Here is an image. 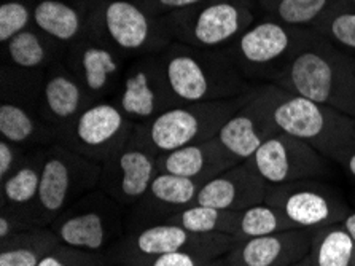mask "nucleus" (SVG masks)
I'll use <instances>...</instances> for the list:
<instances>
[{
  "label": "nucleus",
  "mask_w": 355,
  "mask_h": 266,
  "mask_svg": "<svg viewBox=\"0 0 355 266\" xmlns=\"http://www.w3.org/2000/svg\"><path fill=\"white\" fill-rule=\"evenodd\" d=\"M50 228L61 244L109 255L126 235L128 209L96 188L59 214Z\"/></svg>",
  "instance_id": "7"
},
{
  "label": "nucleus",
  "mask_w": 355,
  "mask_h": 266,
  "mask_svg": "<svg viewBox=\"0 0 355 266\" xmlns=\"http://www.w3.org/2000/svg\"><path fill=\"white\" fill-rule=\"evenodd\" d=\"M292 266H314L313 263H311V260H309V257H304L303 260H300L298 263H295V265H292Z\"/></svg>",
  "instance_id": "43"
},
{
  "label": "nucleus",
  "mask_w": 355,
  "mask_h": 266,
  "mask_svg": "<svg viewBox=\"0 0 355 266\" xmlns=\"http://www.w3.org/2000/svg\"><path fill=\"white\" fill-rule=\"evenodd\" d=\"M136 124L114 101L93 102L69 124L58 142L102 165L131 140Z\"/></svg>",
  "instance_id": "11"
},
{
  "label": "nucleus",
  "mask_w": 355,
  "mask_h": 266,
  "mask_svg": "<svg viewBox=\"0 0 355 266\" xmlns=\"http://www.w3.org/2000/svg\"><path fill=\"white\" fill-rule=\"evenodd\" d=\"M249 161L270 185L325 178L331 172V161L320 151L285 133L268 139Z\"/></svg>",
  "instance_id": "15"
},
{
  "label": "nucleus",
  "mask_w": 355,
  "mask_h": 266,
  "mask_svg": "<svg viewBox=\"0 0 355 266\" xmlns=\"http://www.w3.org/2000/svg\"><path fill=\"white\" fill-rule=\"evenodd\" d=\"M91 0H35L34 26L64 47L88 34Z\"/></svg>",
  "instance_id": "24"
},
{
  "label": "nucleus",
  "mask_w": 355,
  "mask_h": 266,
  "mask_svg": "<svg viewBox=\"0 0 355 266\" xmlns=\"http://www.w3.org/2000/svg\"><path fill=\"white\" fill-rule=\"evenodd\" d=\"M105 266H116V265H115V263H112V262H110V263H107Z\"/></svg>",
  "instance_id": "46"
},
{
  "label": "nucleus",
  "mask_w": 355,
  "mask_h": 266,
  "mask_svg": "<svg viewBox=\"0 0 355 266\" xmlns=\"http://www.w3.org/2000/svg\"><path fill=\"white\" fill-rule=\"evenodd\" d=\"M265 201L281 210L297 230L313 231L341 224L351 213L343 194L322 178L270 185Z\"/></svg>",
  "instance_id": "12"
},
{
  "label": "nucleus",
  "mask_w": 355,
  "mask_h": 266,
  "mask_svg": "<svg viewBox=\"0 0 355 266\" xmlns=\"http://www.w3.org/2000/svg\"><path fill=\"white\" fill-rule=\"evenodd\" d=\"M233 2H241L245 5H250V7L255 8V5H258V0H233Z\"/></svg>",
  "instance_id": "44"
},
{
  "label": "nucleus",
  "mask_w": 355,
  "mask_h": 266,
  "mask_svg": "<svg viewBox=\"0 0 355 266\" xmlns=\"http://www.w3.org/2000/svg\"><path fill=\"white\" fill-rule=\"evenodd\" d=\"M64 63L93 102H99L114 99L129 59L105 40L86 34L67 47Z\"/></svg>",
  "instance_id": "16"
},
{
  "label": "nucleus",
  "mask_w": 355,
  "mask_h": 266,
  "mask_svg": "<svg viewBox=\"0 0 355 266\" xmlns=\"http://www.w3.org/2000/svg\"><path fill=\"white\" fill-rule=\"evenodd\" d=\"M349 5H352V7H355V0H347Z\"/></svg>",
  "instance_id": "45"
},
{
  "label": "nucleus",
  "mask_w": 355,
  "mask_h": 266,
  "mask_svg": "<svg viewBox=\"0 0 355 266\" xmlns=\"http://www.w3.org/2000/svg\"><path fill=\"white\" fill-rule=\"evenodd\" d=\"M274 85L355 118V54L314 31Z\"/></svg>",
  "instance_id": "1"
},
{
  "label": "nucleus",
  "mask_w": 355,
  "mask_h": 266,
  "mask_svg": "<svg viewBox=\"0 0 355 266\" xmlns=\"http://www.w3.org/2000/svg\"><path fill=\"white\" fill-rule=\"evenodd\" d=\"M159 59L179 104L233 99L254 86L241 74L228 48L207 50L171 42Z\"/></svg>",
  "instance_id": "2"
},
{
  "label": "nucleus",
  "mask_w": 355,
  "mask_h": 266,
  "mask_svg": "<svg viewBox=\"0 0 355 266\" xmlns=\"http://www.w3.org/2000/svg\"><path fill=\"white\" fill-rule=\"evenodd\" d=\"M206 182L158 172L142 199L128 209V230L164 224L177 210L195 204Z\"/></svg>",
  "instance_id": "19"
},
{
  "label": "nucleus",
  "mask_w": 355,
  "mask_h": 266,
  "mask_svg": "<svg viewBox=\"0 0 355 266\" xmlns=\"http://www.w3.org/2000/svg\"><path fill=\"white\" fill-rule=\"evenodd\" d=\"M67 47L61 45L32 24L13 39L2 43V66L24 72L45 74V70L64 61Z\"/></svg>",
  "instance_id": "25"
},
{
  "label": "nucleus",
  "mask_w": 355,
  "mask_h": 266,
  "mask_svg": "<svg viewBox=\"0 0 355 266\" xmlns=\"http://www.w3.org/2000/svg\"><path fill=\"white\" fill-rule=\"evenodd\" d=\"M236 165H239V161L225 149L218 138L166 151L158 155L157 160L158 172L202 178L207 182Z\"/></svg>",
  "instance_id": "23"
},
{
  "label": "nucleus",
  "mask_w": 355,
  "mask_h": 266,
  "mask_svg": "<svg viewBox=\"0 0 355 266\" xmlns=\"http://www.w3.org/2000/svg\"><path fill=\"white\" fill-rule=\"evenodd\" d=\"M341 224L344 225V228L349 231V235L352 236V240L355 241V210L351 209V213L346 215V219H344Z\"/></svg>",
  "instance_id": "40"
},
{
  "label": "nucleus",
  "mask_w": 355,
  "mask_h": 266,
  "mask_svg": "<svg viewBox=\"0 0 355 266\" xmlns=\"http://www.w3.org/2000/svg\"><path fill=\"white\" fill-rule=\"evenodd\" d=\"M134 2L147 10L150 15L163 18V16L179 12V10L191 7V5L201 3L204 0H134Z\"/></svg>",
  "instance_id": "38"
},
{
  "label": "nucleus",
  "mask_w": 355,
  "mask_h": 266,
  "mask_svg": "<svg viewBox=\"0 0 355 266\" xmlns=\"http://www.w3.org/2000/svg\"><path fill=\"white\" fill-rule=\"evenodd\" d=\"M112 101L136 126L179 106L169 88L159 54H147L129 61Z\"/></svg>",
  "instance_id": "13"
},
{
  "label": "nucleus",
  "mask_w": 355,
  "mask_h": 266,
  "mask_svg": "<svg viewBox=\"0 0 355 266\" xmlns=\"http://www.w3.org/2000/svg\"><path fill=\"white\" fill-rule=\"evenodd\" d=\"M346 5L347 0H279L270 15L288 26L313 29L325 16Z\"/></svg>",
  "instance_id": "31"
},
{
  "label": "nucleus",
  "mask_w": 355,
  "mask_h": 266,
  "mask_svg": "<svg viewBox=\"0 0 355 266\" xmlns=\"http://www.w3.org/2000/svg\"><path fill=\"white\" fill-rule=\"evenodd\" d=\"M46 149L31 150L24 161L12 174L0 181V208L24 209L34 213Z\"/></svg>",
  "instance_id": "26"
},
{
  "label": "nucleus",
  "mask_w": 355,
  "mask_h": 266,
  "mask_svg": "<svg viewBox=\"0 0 355 266\" xmlns=\"http://www.w3.org/2000/svg\"><path fill=\"white\" fill-rule=\"evenodd\" d=\"M270 183L250 161H242L204 183L196 204L225 210H244L266 199Z\"/></svg>",
  "instance_id": "21"
},
{
  "label": "nucleus",
  "mask_w": 355,
  "mask_h": 266,
  "mask_svg": "<svg viewBox=\"0 0 355 266\" xmlns=\"http://www.w3.org/2000/svg\"><path fill=\"white\" fill-rule=\"evenodd\" d=\"M270 83L255 85L250 99L231 115L218 133V140L239 163L249 161L255 151L281 133L270 113Z\"/></svg>",
  "instance_id": "18"
},
{
  "label": "nucleus",
  "mask_w": 355,
  "mask_h": 266,
  "mask_svg": "<svg viewBox=\"0 0 355 266\" xmlns=\"http://www.w3.org/2000/svg\"><path fill=\"white\" fill-rule=\"evenodd\" d=\"M157 160L158 155L132 134L121 150L101 165L99 188L131 209L147 193L158 174Z\"/></svg>",
  "instance_id": "17"
},
{
  "label": "nucleus",
  "mask_w": 355,
  "mask_h": 266,
  "mask_svg": "<svg viewBox=\"0 0 355 266\" xmlns=\"http://www.w3.org/2000/svg\"><path fill=\"white\" fill-rule=\"evenodd\" d=\"M279 0H258V7L261 10H265L266 15H270L272 12V8L276 7V3Z\"/></svg>",
  "instance_id": "41"
},
{
  "label": "nucleus",
  "mask_w": 355,
  "mask_h": 266,
  "mask_svg": "<svg viewBox=\"0 0 355 266\" xmlns=\"http://www.w3.org/2000/svg\"><path fill=\"white\" fill-rule=\"evenodd\" d=\"M43 74L2 66L0 72V139L23 149H46L58 142L43 122L39 96Z\"/></svg>",
  "instance_id": "9"
},
{
  "label": "nucleus",
  "mask_w": 355,
  "mask_h": 266,
  "mask_svg": "<svg viewBox=\"0 0 355 266\" xmlns=\"http://www.w3.org/2000/svg\"><path fill=\"white\" fill-rule=\"evenodd\" d=\"M238 242L228 235H198L184 228L158 224L128 230L121 241L109 252L110 262L134 257H153V255L190 251L214 258L227 255Z\"/></svg>",
  "instance_id": "14"
},
{
  "label": "nucleus",
  "mask_w": 355,
  "mask_h": 266,
  "mask_svg": "<svg viewBox=\"0 0 355 266\" xmlns=\"http://www.w3.org/2000/svg\"><path fill=\"white\" fill-rule=\"evenodd\" d=\"M29 151L31 150L28 149H23V147L8 142V140L0 139V181L7 178L23 163Z\"/></svg>",
  "instance_id": "37"
},
{
  "label": "nucleus",
  "mask_w": 355,
  "mask_h": 266,
  "mask_svg": "<svg viewBox=\"0 0 355 266\" xmlns=\"http://www.w3.org/2000/svg\"><path fill=\"white\" fill-rule=\"evenodd\" d=\"M215 260L211 255L190 251L168 252L153 255V257H134L112 262L116 266H209Z\"/></svg>",
  "instance_id": "34"
},
{
  "label": "nucleus",
  "mask_w": 355,
  "mask_h": 266,
  "mask_svg": "<svg viewBox=\"0 0 355 266\" xmlns=\"http://www.w3.org/2000/svg\"><path fill=\"white\" fill-rule=\"evenodd\" d=\"M311 230H288L238 241L227 253L231 266H292L308 257Z\"/></svg>",
  "instance_id": "22"
},
{
  "label": "nucleus",
  "mask_w": 355,
  "mask_h": 266,
  "mask_svg": "<svg viewBox=\"0 0 355 266\" xmlns=\"http://www.w3.org/2000/svg\"><path fill=\"white\" fill-rule=\"evenodd\" d=\"M34 226L39 225L32 210L0 208V242Z\"/></svg>",
  "instance_id": "36"
},
{
  "label": "nucleus",
  "mask_w": 355,
  "mask_h": 266,
  "mask_svg": "<svg viewBox=\"0 0 355 266\" xmlns=\"http://www.w3.org/2000/svg\"><path fill=\"white\" fill-rule=\"evenodd\" d=\"M35 0H2L0 3V43L8 42L34 24Z\"/></svg>",
  "instance_id": "33"
},
{
  "label": "nucleus",
  "mask_w": 355,
  "mask_h": 266,
  "mask_svg": "<svg viewBox=\"0 0 355 266\" xmlns=\"http://www.w3.org/2000/svg\"><path fill=\"white\" fill-rule=\"evenodd\" d=\"M288 230H297V228L281 210L263 201L252 208L239 210L233 238L236 241H245Z\"/></svg>",
  "instance_id": "30"
},
{
  "label": "nucleus",
  "mask_w": 355,
  "mask_h": 266,
  "mask_svg": "<svg viewBox=\"0 0 355 266\" xmlns=\"http://www.w3.org/2000/svg\"><path fill=\"white\" fill-rule=\"evenodd\" d=\"M101 165L75 153L61 142L46 149L34 217L39 226H50L59 214L85 194L99 188Z\"/></svg>",
  "instance_id": "8"
},
{
  "label": "nucleus",
  "mask_w": 355,
  "mask_h": 266,
  "mask_svg": "<svg viewBox=\"0 0 355 266\" xmlns=\"http://www.w3.org/2000/svg\"><path fill=\"white\" fill-rule=\"evenodd\" d=\"M110 263L109 255L82 251V249L59 244L43 258L39 266H105Z\"/></svg>",
  "instance_id": "35"
},
{
  "label": "nucleus",
  "mask_w": 355,
  "mask_h": 266,
  "mask_svg": "<svg viewBox=\"0 0 355 266\" xmlns=\"http://www.w3.org/2000/svg\"><path fill=\"white\" fill-rule=\"evenodd\" d=\"M309 31L266 15L247 27L228 51L252 85L276 83L308 39Z\"/></svg>",
  "instance_id": "5"
},
{
  "label": "nucleus",
  "mask_w": 355,
  "mask_h": 266,
  "mask_svg": "<svg viewBox=\"0 0 355 266\" xmlns=\"http://www.w3.org/2000/svg\"><path fill=\"white\" fill-rule=\"evenodd\" d=\"M172 42L196 48H230L255 18V8L233 0H204L163 16Z\"/></svg>",
  "instance_id": "10"
},
{
  "label": "nucleus",
  "mask_w": 355,
  "mask_h": 266,
  "mask_svg": "<svg viewBox=\"0 0 355 266\" xmlns=\"http://www.w3.org/2000/svg\"><path fill=\"white\" fill-rule=\"evenodd\" d=\"M209 266H231V265L227 260V255H223V257H218V258L212 260V262L209 263Z\"/></svg>",
  "instance_id": "42"
},
{
  "label": "nucleus",
  "mask_w": 355,
  "mask_h": 266,
  "mask_svg": "<svg viewBox=\"0 0 355 266\" xmlns=\"http://www.w3.org/2000/svg\"><path fill=\"white\" fill-rule=\"evenodd\" d=\"M59 244L50 226H34L0 242V266H39Z\"/></svg>",
  "instance_id": "27"
},
{
  "label": "nucleus",
  "mask_w": 355,
  "mask_h": 266,
  "mask_svg": "<svg viewBox=\"0 0 355 266\" xmlns=\"http://www.w3.org/2000/svg\"><path fill=\"white\" fill-rule=\"evenodd\" d=\"M91 104L93 99L66 63L59 61L45 70L40 85L39 112L58 140L69 124Z\"/></svg>",
  "instance_id": "20"
},
{
  "label": "nucleus",
  "mask_w": 355,
  "mask_h": 266,
  "mask_svg": "<svg viewBox=\"0 0 355 266\" xmlns=\"http://www.w3.org/2000/svg\"><path fill=\"white\" fill-rule=\"evenodd\" d=\"M336 163L355 181V145H352Z\"/></svg>",
  "instance_id": "39"
},
{
  "label": "nucleus",
  "mask_w": 355,
  "mask_h": 266,
  "mask_svg": "<svg viewBox=\"0 0 355 266\" xmlns=\"http://www.w3.org/2000/svg\"><path fill=\"white\" fill-rule=\"evenodd\" d=\"M254 86L233 99L193 102L172 107L152 122L137 124L134 135L157 155L217 138L231 115L250 99Z\"/></svg>",
  "instance_id": "4"
},
{
  "label": "nucleus",
  "mask_w": 355,
  "mask_h": 266,
  "mask_svg": "<svg viewBox=\"0 0 355 266\" xmlns=\"http://www.w3.org/2000/svg\"><path fill=\"white\" fill-rule=\"evenodd\" d=\"M270 113L281 133L314 147L336 163L355 145V118L270 83Z\"/></svg>",
  "instance_id": "3"
},
{
  "label": "nucleus",
  "mask_w": 355,
  "mask_h": 266,
  "mask_svg": "<svg viewBox=\"0 0 355 266\" xmlns=\"http://www.w3.org/2000/svg\"><path fill=\"white\" fill-rule=\"evenodd\" d=\"M308 257L314 266H355V241L343 224L317 228Z\"/></svg>",
  "instance_id": "28"
},
{
  "label": "nucleus",
  "mask_w": 355,
  "mask_h": 266,
  "mask_svg": "<svg viewBox=\"0 0 355 266\" xmlns=\"http://www.w3.org/2000/svg\"><path fill=\"white\" fill-rule=\"evenodd\" d=\"M88 34L105 40L129 61L159 54L172 42L164 19L134 0H91Z\"/></svg>",
  "instance_id": "6"
},
{
  "label": "nucleus",
  "mask_w": 355,
  "mask_h": 266,
  "mask_svg": "<svg viewBox=\"0 0 355 266\" xmlns=\"http://www.w3.org/2000/svg\"><path fill=\"white\" fill-rule=\"evenodd\" d=\"M239 210H225L211 206L191 204L172 214L164 224L177 225L198 235L233 236Z\"/></svg>",
  "instance_id": "29"
},
{
  "label": "nucleus",
  "mask_w": 355,
  "mask_h": 266,
  "mask_svg": "<svg viewBox=\"0 0 355 266\" xmlns=\"http://www.w3.org/2000/svg\"><path fill=\"white\" fill-rule=\"evenodd\" d=\"M327 40L355 54V7L346 5L325 16L313 29Z\"/></svg>",
  "instance_id": "32"
}]
</instances>
